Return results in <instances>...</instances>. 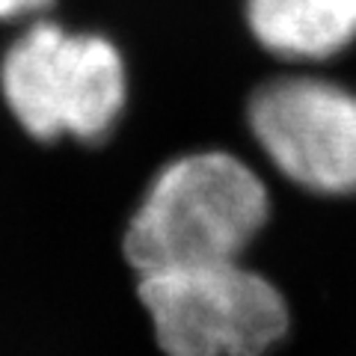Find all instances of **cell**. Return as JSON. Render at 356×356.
<instances>
[{
    "instance_id": "obj_2",
    "label": "cell",
    "mask_w": 356,
    "mask_h": 356,
    "mask_svg": "<svg viewBox=\"0 0 356 356\" xmlns=\"http://www.w3.org/2000/svg\"><path fill=\"white\" fill-rule=\"evenodd\" d=\"M0 92L30 137L102 143L125 110L128 77L110 39L36 21L3 54Z\"/></svg>"
},
{
    "instance_id": "obj_4",
    "label": "cell",
    "mask_w": 356,
    "mask_h": 356,
    "mask_svg": "<svg viewBox=\"0 0 356 356\" xmlns=\"http://www.w3.org/2000/svg\"><path fill=\"white\" fill-rule=\"evenodd\" d=\"M247 122L288 181L321 196H356V89L288 74L255 89Z\"/></svg>"
},
{
    "instance_id": "obj_5",
    "label": "cell",
    "mask_w": 356,
    "mask_h": 356,
    "mask_svg": "<svg viewBox=\"0 0 356 356\" xmlns=\"http://www.w3.org/2000/svg\"><path fill=\"white\" fill-rule=\"evenodd\" d=\"M247 24L273 57L321 63L356 42V0H247Z\"/></svg>"
},
{
    "instance_id": "obj_6",
    "label": "cell",
    "mask_w": 356,
    "mask_h": 356,
    "mask_svg": "<svg viewBox=\"0 0 356 356\" xmlns=\"http://www.w3.org/2000/svg\"><path fill=\"white\" fill-rule=\"evenodd\" d=\"M54 0H0V21H15L48 9Z\"/></svg>"
},
{
    "instance_id": "obj_1",
    "label": "cell",
    "mask_w": 356,
    "mask_h": 356,
    "mask_svg": "<svg viewBox=\"0 0 356 356\" xmlns=\"http://www.w3.org/2000/svg\"><path fill=\"white\" fill-rule=\"evenodd\" d=\"M270 217L261 175L232 152L205 149L163 163L125 226L122 250L143 273L241 261Z\"/></svg>"
},
{
    "instance_id": "obj_3",
    "label": "cell",
    "mask_w": 356,
    "mask_h": 356,
    "mask_svg": "<svg viewBox=\"0 0 356 356\" xmlns=\"http://www.w3.org/2000/svg\"><path fill=\"white\" fill-rule=\"evenodd\" d=\"M137 294L166 356H264L291 324L280 288L241 261L143 273Z\"/></svg>"
}]
</instances>
